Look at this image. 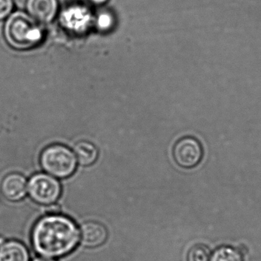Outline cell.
Returning a JSON list of instances; mask_svg holds the SVG:
<instances>
[{
	"label": "cell",
	"mask_w": 261,
	"mask_h": 261,
	"mask_svg": "<svg viewBox=\"0 0 261 261\" xmlns=\"http://www.w3.org/2000/svg\"><path fill=\"white\" fill-rule=\"evenodd\" d=\"M80 230L72 219L51 214L40 218L33 227L32 243L35 251L47 258L69 254L79 244Z\"/></svg>",
	"instance_id": "obj_1"
},
{
	"label": "cell",
	"mask_w": 261,
	"mask_h": 261,
	"mask_svg": "<svg viewBox=\"0 0 261 261\" xmlns=\"http://www.w3.org/2000/svg\"><path fill=\"white\" fill-rule=\"evenodd\" d=\"M4 37L7 43L18 50L35 48L43 39V30L33 18L23 12L9 16L4 25Z\"/></svg>",
	"instance_id": "obj_2"
},
{
	"label": "cell",
	"mask_w": 261,
	"mask_h": 261,
	"mask_svg": "<svg viewBox=\"0 0 261 261\" xmlns=\"http://www.w3.org/2000/svg\"><path fill=\"white\" fill-rule=\"evenodd\" d=\"M77 162L74 152L61 144L48 146L40 156L42 169L49 175L60 178L71 176L77 167Z\"/></svg>",
	"instance_id": "obj_3"
},
{
	"label": "cell",
	"mask_w": 261,
	"mask_h": 261,
	"mask_svg": "<svg viewBox=\"0 0 261 261\" xmlns=\"http://www.w3.org/2000/svg\"><path fill=\"white\" fill-rule=\"evenodd\" d=\"M27 187L30 198L42 205L54 204L62 193V186L59 180L49 174L37 173L33 175Z\"/></svg>",
	"instance_id": "obj_4"
},
{
	"label": "cell",
	"mask_w": 261,
	"mask_h": 261,
	"mask_svg": "<svg viewBox=\"0 0 261 261\" xmlns=\"http://www.w3.org/2000/svg\"><path fill=\"white\" fill-rule=\"evenodd\" d=\"M172 153L175 163L180 167L192 169L202 160V146L195 137H182L175 143Z\"/></svg>",
	"instance_id": "obj_5"
},
{
	"label": "cell",
	"mask_w": 261,
	"mask_h": 261,
	"mask_svg": "<svg viewBox=\"0 0 261 261\" xmlns=\"http://www.w3.org/2000/svg\"><path fill=\"white\" fill-rule=\"evenodd\" d=\"M28 182L23 175L10 173L6 175L1 182L0 189L3 195L9 201H19L25 198L28 192Z\"/></svg>",
	"instance_id": "obj_6"
},
{
	"label": "cell",
	"mask_w": 261,
	"mask_h": 261,
	"mask_svg": "<svg viewBox=\"0 0 261 261\" xmlns=\"http://www.w3.org/2000/svg\"><path fill=\"white\" fill-rule=\"evenodd\" d=\"M29 15L39 22H51L59 10L58 0H27Z\"/></svg>",
	"instance_id": "obj_7"
},
{
	"label": "cell",
	"mask_w": 261,
	"mask_h": 261,
	"mask_svg": "<svg viewBox=\"0 0 261 261\" xmlns=\"http://www.w3.org/2000/svg\"><path fill=\"white\" fill-rule=\"evenodd\" d=\"M108 238V230L103 224L96 221L84 223L80 229L82 245L94 248L102 245Z\"/></svg>",
	"instance_id": "obj_8"
},
{
	"label": "cell",
	"mask_w": 261,
	"mask_h": 261,
	"mask_svg": "<svg viewBox=\"0 0 261 261\" xmlns=\"http://www.w3.org/2000/svg\"><path fill=\"white\" fill-rule=\"evenodd\" d=\"M62 19L64 25H66L70 30H84L91 21V13L86 7L72 6L62 13Z\"/></svg>",
	"instance_id": "obj_9"
},
{
	"label": "cell",
	"mask_w": 261,
	"mask_h": 261,
	"mask_svg": "<svg viewBox=\"0 0 261 261\" xmlns=\"http://www.w3.org/2000/svg\"><path fill=\"white\" fill-rule=\"evenodd\" d=\"M0 261H30V253L22 243L6 241L0 244Z\"/></svg>",
	"instance_id": "obj_10"
},
{
	"label": "cell",
	"mask_w": 261,
	"mask_h": 261,
	"mask_svg": "<svg viewBox=\"0 0 261 261\" xmlns=\"http://www.w3.org/2000/svg\"><path fill=\"white\" fill-rule=\"evenodd\" d=\"M74 152L77 161L84 166H91L98 157V150L93 143L82 141L74 146Z\"/></svg>",
	"instance_id": "obj_11"
},
{
	"label": "cell",
	"mask_w": 261,
	"mask_h": 261,
	"mask_svg": "<svg viewBox=\"0 0 261 261\" xmlns=\"http://www.w3.org/2000/svg\"><path fill=\"white\" fill-rule=\"evenodd\" d=\"M210 261H243V256L238 249L224 246L214 251Z\"/></svg>",
	"instance_id": "obj_12"
},
{
	"label": "cell",
	"mask_w": 261,
	"mask_h": 261,
	"mask_svg": "<svg viewBox=\"0 0 261 261\" xmlns=\"http://www.w3.org/2000/svg\"><path fill=\"white\" fill-rule=\"evenodd\" d=\"M208 248L203 244H196L189 250L187 261H210Z\"/></svg>",
	"instance_id": "obj_13"
},
{
	"label": "cell",
	"mask_w": 261,
	"mask_h": 261,
	"mask_svg": "<svg viewBox=\"0 0 261 261\" xmlns=\"http://www.w3.org/2000/svg\"><path fill=\"white\" fill-rule=\"evenodd\" d=\"M13 7V0H0V20L9 17L11 15Z\"/></svg>",
	"instance_id": "obj_14"
},
{
	"label": "cell",
	"mask_w": 261,
	"mask_h": 261,
	"mask_svg": "<svg viewBox=\"0 0 261 261\" xmlns=\"http://www.w3.org/2000/svg\"><path fill=\"white\" fill-rule=\"evenodd\" d=\"M97 27L100 30H108L113 25V17L108 13H103L99 15L97 19Z\"/></svg>",
	"instance_id": "obj_15"
},
{
	"label": "cell",
	"mask_w": 261,
	"mask_h": 261,
	"mask_svg": "<svg viewBox=\"0 0 261 261\" xmlns=\"http://www.w3.org/2000/svg\"><path fill=\"white\" fill-rule=\"evenodd\" d=\"M90 1L95 5H102L108 2V0H90Z\"/></svg>",
	"instance_id": "obj_16"
},
{
	"label": "cell",
	"mask_w": 261,
	"mask_h": 261,
	"mask_svg": "<svg viewBox=\"0 0 261 261\" xmlns=\"http://www.w3.org/2000/svg\"><path fill=\"white\" fill-rule=\"evenodd\" d=\"M33 261H56L54 259H50V258L44 257V256H42V257H37L34 259Z\"/></svg>",
	"instance_id": "obj_17"
}]
</instances>
